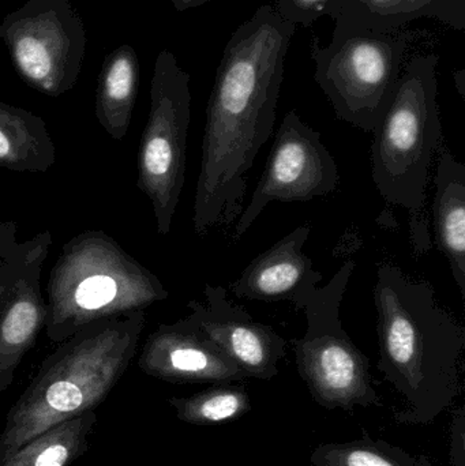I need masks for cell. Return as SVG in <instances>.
Segmentation results:
<instances>
[{
	"mask_svg": "<svg viewBox=\"0 0 465 466\" xmlns=\"http://www.w3.org/2000/svg\"><path fill=\"white\" fill-rule=\"evenodd\" d=\"M297 25L275 5L257 8L234 30L207 108L193 207L194 232L231 226L243 212L248 174L272 137L284 63Z\"/></svg>",
	"mask_w": 465,
	"mask_h": 466,
	"instance_id": "obj_1",
	"label": "cell"
},
{
	"mask_svg": "<svg viewBox=\"0 0 465 466\" xmlns=\"http://www.w3.org/2000/svg\"><path fill=\"white\" fill-rule=\"evenodd\" d=\"M379 370L403 397L398 424L426 426L461 393L464 326L440 303L436 289L393 263H381L374 287Z\"/></svg>",
	"mask_w": 465,
	"mask_h": 466,
	"instance_id": "obj_2",
	"label": "cell"
},
{
	"mask_svg": "<svg viewBox=\"0 0 465 466\" xmlns=\"http://www.w3.org/2000/svg\"><path fill=\"white\" fill-rule=\"evenodd\" d=\"M147 311L96 320L57 344L8 410L0 464L49 427L95 410L127 371Z\"/></svg>",
	"mask_w": 465,
	"mask_h": 466,
	"instance_id": "obj_3",
	"label": "cell"
},
{
	"mask_svg": "<svg viewBox=\"0 0 465 466\" xmlns=\"http://www.w3.org/2000/svg\"><path fill=\"white\" fill-rule=\"evenodd\" d=\"M437 55L417 56L404 66L392 101L374 130L371 177L388 204L411 218L415 251L430 246L426 202L430 168L444 130L437 103Z\"/></svg>",
	"mask_w": 465,
	"mask_h": 466,
	"instance_id": "obj_4",
	"label": "cell"
},
{
	"mask_svg": "<svg viewBox=\"0 0 465 466\" xmlns=\"http://www.w3.org/2000/svg\"><path fill=\"white\" fill-rule=\"evenodd\" d=\"M169 293L149 268L103 231H85L63 246L46 284L44 330L54 344L96 320L147 311Z\"/></svg>",
	"mask_w": 465,
	"mask_h": 466,
	"instance_id": "obj_5",
	"label": "cell"
},
{
	"mask_svg": "<svg viewBox=\"0 0 465 466\" xmlns=\"http://www.w3.org/2000/svg\"><path fill=\"white\" fill-rule=\"evenodd\" d=\"M355 262L346 260L303 307L308 328L292 339L298 372L311 397L325 410L352 412L357 407H384L373 385L370 360L354 344L340 319L341 303Z\"/></svg>",
	"mask_w": 465,
	"mask_h": 466,
	"instance_id": "obj_6",
	"label": "cell"
},
{
	"mask_svg": "<svg viewBox=\"0 0 465 466\" xmlns=\"http://www.w3.org/2000/svg\"><path fill=\"white\" fill-rule=\"evenodd\" d=\"M406 38L354 29L339 19L329 46L314 38V79L341 122L373 134L395 95L404 68Z\"/></svg>",
	"mask_w": 465,
	"mask_h": 466,
	"instance_id": "obj_7",
	"label": "cell"
},
{
	"mask_svg": "<svg viewBox=\"0 0 465 466\" xmlns=\"http://www.w3.org/2000/svg\"><path fill=\"white\" fill-rule=\"evenodd\" d=\"M191 120L190 76L161 51L150 82V109L138 150L136 187L147 197L160 235L171 232L186 180Z\"/></svg>",
	"mask_w": 465,
	"mask_h": 466,
	"instance_id": "obj_8",
	"label": "cell"
},
{
	"mask_svg": "<svg viewBox=\"0 0 465 466\" xmlns=\"http://www.w3.org/2000/svg\"><path fill=\"white\" fill-rule=\"evenodd\" d=\"M19 78L49 97L70 92L79 79L86 30L70 0H27L0 24Z\"/></svg>",
	"mask_w": 465,
	"mask_h": 466,
	"instance_id": "obj_9",
	"label": "cell"
},
{
	"mask_svg": "<svg viewBox=\"0 0 465 466\" xmlns=\"http://www.w3.org/2000/svg\"><path fill=\"white\" fill-rule=\"evenodd\" d=\"M52 241L49 231L19 241L15 223L0 221V393L44 330L41 274Z\"/></svg>",
	"mask_w": 465,
	"mask_h": 466,
	"instance_id": "obj_10",
	"label": "cell"
},
{
	"mask_svg": "<svg viewBox=\"0 0 465 466\" xmlns=\"http://www.w3.org/2000/svg\"><path fill=\"white\" fill-rule=\"evenodd\" d=\"M338 163L322 144L321 134L297 111L287 112L250 204L238 218L232 238L239 240L272 202H308L339 187Z\"/></svg>",
	"mask_w": 465,
	"mask_h": 466,
	"instance_id": "obj_11",
	"label": "cell"
},
{
	"mask_svg": "<svg viewBox=\"0 0 465 466\" xmlns=\"http://www.w3.org/2000/svg\"><path fill=\"white\" fill-rule=\"evenodd\" d=\"M204 303L190 300L188 317L248 378L269 380L278 375L287 341L270 326L257 322L243 307L235 306L228 290L207 284Z\"/></svg>",
	"mask_w": 465,
	"mask_h": 466,
	"instance_id": "obj_12",
	"label": "cell"
},
{
	"mask_svg": "<svg viewBox=\"0 0 465 466\" xmlns=\"http://www.w3.org/2000/svg\"><path fill=\"white\" fill-rule=\"evenodd\" d=\"M138 367L149 377L169 383L221 385L248 380L188 315L174 323H163L149 334Z\"/></svg>",
	"mask_w": 465,
	"mask_h": 466,
	"instance_id": "obj_13",
	"label": "cell"
},
{
	"mask_svg": "<svg viewBox=\"0 0 465 466\" xmlns=\"http://www.w3.org/2000/svg\"><path fill=\"white\" fill-rule=\"evenodd\" d=\"M310 233L308 224L298 227L269 249L257 255L232 282L231 292L251 301H289L297 311H302L311 293L324 279L314 268L313 260L303 252Z\"/></svg>",
	"mask_w": 465,
	"mask_h": 466,
	"instance_id": "obj_14",
	"label": "cell"
},
{
	"mask_svg": "<svg viewBox=\"0 0 465 466\" xmlns=\"http://www.w3.org/2000/svg\"><path fill=\"white\" fill-rule=\"evenodd\" d=\"M433 226L436 247L450 262L465 299V166L445 145L437 152Z\"/></svg>",
	"mask_w": 465,
	"mask_h": 466,
	"instance_id": "obj_15",
	"label": "cell"
},
{
	"mask_svg": "<svg viewBox=\"0 0 465 466\" xmlns=\"http://www.w3.org/2000/svg\"><path fill=\"white\" fill-rule=\"evenodd\" d=\"M139 85V60L128 44L104 57L96 92L95 112L98 123L115 141L127 136L133 119Z\"/></svg>",
	"mask_w": 465,
	"mask_h": 466,
	"instance_id": "obj_16",
	"label": "cell"
},
{
	"mask_svg": "<svg viewBox=\"0 0 465 466\" xmlns=\"http://www.w3.org/2000/svg\"><path fill=\"white\" fill-rule=\"evenodd\" d=\"M56 163V145L43 117L0 101V167L46 172Z\"/></svg>",
	"mask_w": 465,
	"mask_h": 466,
	"instance_id": "obj_17",
	"label": "cell"
},
{
	"mask_svg": "<svg viewBox=\"0 0 465 466\" xmlns=\"http://www.w3.org/2000/svg\"><path fill=\"white\" fill-rule=\"evenodd\" d=\"M97 424L95 410L60 421L25 443L0 466H68L90 448Z\"/></svg>",
	"mask_w": 465,
	"mask_h": 466,
	"instance_id": "obj_18",
	"label": "cell"
},
{
	"mask_svg": "<svg viewBox=\"0 0 465 466\" xmlns=\"http://www.w3.org/2000/svg\"><path fill=\"white\" fill-rule=\"evenodd\" d=\"M308 466H434L428 456L411 454L400 446L374 440L363 430L359 440L322 443L311 453Z\"/></svg>",
	"mask_w": 465,
	"mask_h": 466,
	"instance_id": "obj_19",
	"label": "cell"
},
{
	"mask_svg": "<svg viewBox=\"0 0 465 466\" xmlns=\"http://www.w3.org/2000/svg\"><path fill=\"white\" fill-rule=\"evenodd\" d=\"M177 418L193 426H218L238 420L251 410V399L246 388L221 383L190 397L168 400Z\"/></svg>",
	"mask_w": 465,
	"mask_h": 466,
	"instance_id": "obj_20",
	"label": "cell"
},
{
	"mask_svg": "<svg viewBox=\"0 0 465 466\" xmlns=\"http://www.w3.org/2000/svg\"><path fill=\"white\" fill-rule=\"evenodd\" d=\"M335 0H278L276 10L291 24L305 26L332 10Z\"/></svg>",
	"mask_w": 465,
	"mask_h": 466,
	"instance_id": "obj_21",
	"label": "cell"
},
{
	"mask_svg": "<svg viewBox=\"0 0 465 466\" xmlns=\"http://www.w3.org/2000/svg\"><path fill=\"white\" fill-rule=\"evenodd\" d=\"M434 0H370L366 8L377 15L389 16L398 14H409L430 5Z\"/></svg>",
	"mask_w": 465,
	"mask_h": 466,
	"instance_id": "obj_22",
	"label": "cell"
},
{
	"mask_svg": "<svg viewBox=\"0 0 465 466\" xmlns=\"http://www.w3.org/2000/svg\"><path fill=\"white\" fill-rule=\"evenodd\" d=\"M452 462L453 466H464V410L460 408L453 421L452 434Z\"/></svg>",
	"mask_w": 465,
	"mask_h": 466,
	"instance_id": "obj_23",
	"label": "cell"
},
{
	"mask_svg": "<svg viewBox=\"0 0 465 466\" xmlns=\"http://www.w3.org/2000/svg\"><path fill=\"white\" fill-rule=\"evenodd\" d=\"M160 2L172 3L177 11H186L199 7V5H205V3L210 2V0H160Z\"/></svg>",
	"mask_w": 465,
	"mask_h": 466,
	"instance_id": "obj_24",
	"label": "cell"
},
{
	"mask_svg": "<svg viewBox=\"0 0 465 466\" xmlns=\"http://www.w3.org/2000/svg\"><path fill=\"white\" fill-rule=\"evenodd\" d=\"M358 2L363 3V5H366V3L370 2V0H358Z\"/></svg>",
	"mask_w": 465,
	"mask_h": 466,
	"instance_id": "obj_25",
	"label": "cell"
}]
</instances>
